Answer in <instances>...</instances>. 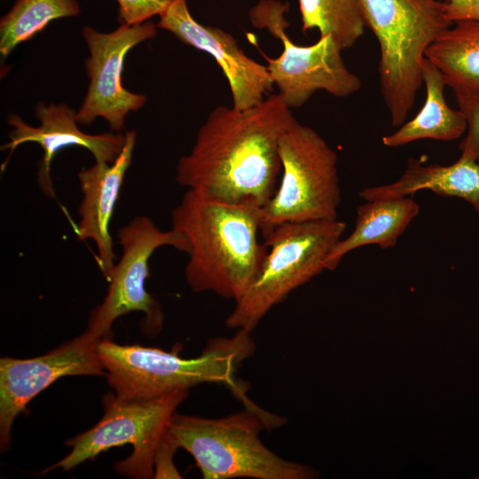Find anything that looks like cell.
Segmentation results:
<instances>
[{
  "label": "cell",
  "instance_id": "cell-16",
  "mask_svg": "<svg viewBox=\"0 0 479 479\" xmlns=\"http://www.w3.org/2000/svg\"><path fill=\"white\" fill-rule=\"evenodd\" d=\"M421 190L463 199L479 214V164L475 161L459 157L455 163L448 166L423 165L420 160L410 158L398 180L365 188L359 196L371 201L412 197Z\"/></svg>",
  "mask_w": 479,
  "mask_h": 479
},
{
  "label": "cell",
  "instance_id": "cell-7",
  "mask_svg": "<svg viewBox=\"0 0 479 479\" xmlns=\"http://www.w3.org/2000/svg\"><path fill=\"white\" fill-rule=\"evenodd\" d=\"M279 152L282 177L261 209L263 239L281 224L338 219L342 194L335 151L296 120L282 135Z\"/></svg>",
  "mask_w": 479,
  "mask_h": 479
},
{
  "label": "cell",
  "instance_id": "cell-3",
  "mask_svg": "<svg viewBox=\"0 0 479 479\" xmlns=\"http://www.w3.org/2000/svg\"><path fill=\"white\" fill-rule=\"evenodd\" d=\"M251 333L237 330L230 338L208 342L202 353L185 358L153 347L121 345L110 339L97 344V352L109 385L116 397L127 400H145L203 383L229 387L244 403L249 401L243 384L236 379L242 361L255 351Z\"/></svg>",
  "mask_w": 479,
  "mask_h": 479
},
{
  "label": "cell",
  "instance_id": "cell-12",
  "mask_svg": "<svg viewBox=\"0 0 479 479\" xmlns=\"http://www.w3.org/2000/svg\"><path fill=\"white\" fill-rule=\"evenodd\" d=\"M98 342L82 334L51 351L33 358L0 359V446L11 444L15 418L35 396L65 376H106L97 352Z\"/></svg>",
  "mask_w": 479,
  "mask_h": 479
},
{
  "label": "cell",
  "instance_id": "cell-8",
  "mask_svg": "<svg viewBox=\"0 0 479 479\" xmlns=\"http://www.w3.org/2000/svg\"><path fill=\"white\" fill-rule=\"evenodd\" d=\"M187 396V390H178L151 399L127 400L107 394L100 420L67 441L70 452L43 474L56 468L70 470L112 447L130 444L131 454L115 464L116 471L132 478H153L156 453L169 420Z\"/></svg>",
  "mask_w": 479,
  "mask_h": 479
},
{
  "label": "cell",
  "instance_id": "cell-15",
  "mask_svg": "<svg viewBox=\"0 0 479 479\" xmlns=\"http://www.w3.org/2000/svg\"><path fill=\"white\" fill-rule=\"evenodd\" d=\"M124 135L123 147L113 163L95 162L78 173L82 198L75 234L79 240L94 242L98 250L97 263L106 279L116 259L110 224L137 140L135 130L126 131Z\"/></svg>",
  "mask_w": 479,
  "mask_h": 479
},
{
  "label": "cell",
  "instance_id": "cell-14",
  "mask_svg": "<svg viewBox=\"0 0 479 479\" xmlns=\"http://www.w3.org/2000/svg\"><path fill=\"white\" fill-rule=\"evenodd\" d=\"M35 116L41 123L38 127L30 126L19 115L11 114L8 123L13 129L9 133L10 141L2 149H9L11 155L24 143L33 142L42 147L43 155L37 178L42 192L50 198L55 196L51 177V161L60 150L71 146L83 147L91 153L96 162L113 163L125 142V135L120 132L84 133L78 128L76 112L64 103L46 105L39 102Z\"/></svg>",
  "mask_w": 479,
  "mask_h": 479
},
{
  "label": "cell",
  "instance_id": "cell-23",
  "mask_svg": "<svg viewBox=\"0 0 479 479\" xmlns=\"http://www.w3.org/2000/svg\"><path fill=\"white\" fill-rule=\"evenodd\" d=\"M171 0H116L121 24H138L160 16Z\"/></svg>",
  "mask_w": 479,
  "mask_h": 479
},
{
  "label": "cell",
  "instance_id": "cell-6",
  "mask_svg": "<svg viewBox=\"0 0 479 479\" xmlns=\"http://www.w3.org/2000/svg\"><path fill=\"white\" fill-rule=\"evenodd\" d=\"M345 229L338 219L275 226L263 238L268 253L225 326L251 333L274 306L325 270L324 262Z\"/></svg>",
  "mask_w": 479,
  "mask_h": 479
},
{
  "label": "cell",
  "instance_id": "cell-1",
  "mask_svg": "<svg viewBox=\"0 0 479 479\" xmlns=\"http://www.w3.org/2000/svg\"><path fill=\"white\" fill-rule=\"evenodd\" d=\"M295 121L279 94L246 109L215 107L177 162V183L217 200L263 207L281 171L279 140Z\"/></svg>",
  "mask_w": 479,
  "mask_h": 479
},
{
  "label": "cell",
  "instance_id": "cell-20",
  "mask_svg": "<svg viewBox=\"0 0 479 479\" xmlns=\"http://www.w3.org/2000/svg\"><path fill=\"white\" fill-rule=\"evenodd\" d=\"M80 12L77 0H15L0 20L2 58H7L19 44L32 39L52 20Z\"/></svg>",
  "mask_w": 479,
  "mask_h": 479
},
{
  "label": "cell",
  "instance_id": "cell-24",
  "mask_svg": "<svg viewBox=\"0 0 479 479\" xmlns=\"http://www.w3.org/2000/svg\"><path fill=\"white\" fill-rule=\"evenodd\" d=\"M447 19L452 23L460 20H479V0H448L444 3Z\"/></svg>",
  "mask_w": 479,
  "mask_h": 479
},
{
  "label": "cell",
  "instance_id": "cell-22",
  "mask_svg": "<svg viewBox=\"0 0 479 479\" xmlns=\"http://www.w3.org/2000/svg\"><path fill=\"white\" fill-rule=\"evenodd\" d=\"M459 110L464 114L467 123V133L459 143L460 157L479 160V95L456 94Z\"/></svg>",
  "mask_w": 479,
  "mask_h": 479
},
{
  "label": "cell",
  "instance_id": "cell-5",
  "mask_svg": "<svg viewBox=\"0 0 479 479\" xmlns=\"http://www.w3.org/2000/svg\"><path fill=\"white\" fill-rule=\"evenodd\" d=\"M378 39L382 98L393 126L403 124L422 85L428 46L452 22L438 0H358Z\"/></svg>",
  "mask_w": 479,
  "mask_h": 479
},
{
  "label": "cell",
  "instance_id": "cell-2",
  "mask_svg": "<svg viewBox=\"0 0 479 479\" xmlns=\"http://www.w3.org/2000/svg\"><path fill=\"white\" fill-rule=\"evenodd\" d=\"M261 209L186 191L172 211L171 229L187 241L185 275L192 291L234 302L243 295L268 253L258 240Z\"/></svg>",
  "mask_w": 479,
  "mask_h": 479
},
{
  "label": "cell",
  "instance_id": "cell-11",
  "mask_svg": "<svg viewBox=\"0 0 479 479\" xmlns=\"http://www.w3.org/2000/svg\"><path fill=\"white\" fill-rule=\"evenodd\" d=\"M157 26L151 21L121 24L112 32L102 33L86 26L82 35L90 52L85 60L89 85L84 99L76 112L79 124L90 125L100 117L114 132L125 128L129 113L142 108L146 97L127 90L122 72L128 52L138 43L156 36Z\"/></svg>",
  "mask_w": 479,
  "mask_h": 479
},
{
  "label": "cell",
  "instance_id": "cell-9",
  "mask_svg": "<svg viewBox=\"0 0 479 479\" xmlns=\"http://www.w3.org/2000/svg\"><path fill=\"white\" fill-rule=\"evenodd\" d=\"M289 4L279 0H260L248 13L252 26L265 29L282 43L278 58L264 56L267 70L279 95L291 109L303 106L318 90L345 98L357 91L362 82L349 70L342 49L331 35L320 36L314 44L294 43L287 33L285 18Z\"/></svg>",
  "mask_w": 479,
  "mask_h": 479
},
{
  "label": "cell",
  "instance_id": "cell-10",
  "mask_svg": "<svg viewBox=\"0 0 479 479\" xmlns=\"http://www.w3.org/2000/svg\"><path fill=\"white\" fill-rule=\"evenodd\" d=\"M122 254L106 278L109 283L103 302L90 313L82 335L92 342L110 339L114 322L122 315L140 311L145 332L158 334L163 324L161 304L145 287L149 260L154 251L169 246L188 252L186 240L173 229L161 230L148 216L131 219L118 232Z\"/></svg>",
  "mask_w": 479,
  "mask_h": 479
},
{
  "label": "cell",
  "instance_id": "cell-4",
  "mask_svg": "<svg viewBox=\"0 0 479 479\" xmlns=\"http://www.w3.org/2000/svg\"><path fill=\"white\" fill-rule=\"evenodd\" d=\"M283 421L254 403L221 418L174 413L163 438L189 452L204 479L316 478L315 469L279 457L262 442V431Z\"/></svg>",
  "mask_w": 479,
  "mask_h": 479
},
{
  "label": "cell",
  "instance_id": "cell-19",
  "mask_svg": "<svg viewBox=\"0 0 479 479\" xmlns=\"http://www.w3.org/2000/svg\"><path fill=\"white\" fill-rule=\"evenodd\" d=\"M426 49L454 94L479 95V20L455 22Z\"/></svg>",
  "mask_w": 479,
  "mask_h": 479
},
{
  "label": "cell",
  "instance_id": "cell-17",
  "mask_svg": "<svg viewBox=\"0 0 479 479\" xmlns=\"http://www.w3.org/2000/svg\"><path fill=\"white\" fill-rule=\"evenodd\" d=\"M419 213L420 205L412 196L371 200L358 206L354 230L328 254L325 270H335L347 254L365 245L393 247Z\"/></svg>",
  "mask_w": 479,
  "mask_h": 479
},
{
  "label": "cell",
  "instance_id": "cell-18",
  "mask_svg": "<svg viewBox=\"0 0 479 479\" xmlns=\"http://www.w3.org/2000/svg\"><path fill=\"white\" fill-rule=\"evenodd\" d=\"M422 81L427 92L422 108L398 130L384 136L381 139L384 145L397 147L424 138L452 141L467 129L464 114L459 109L451 108L444 99L446 83L442 73L426 58L422 65Z\"/></svg>",
  "mask_w": 479,
  "mask_h": 479
},
{
  "label": "cell",
  "instance_id": "cell-21",
  "mask_svg": "<svg viewBox=\"0 0 479 479\" xmlns=\"http://www.w3.org/2000/svg\"><path fill=\"white\" fill-rule=\"evenodd\" d=\"M302 30L331 35L343 51L363 35L365 21L358 0H298Z\"/></svg>",
  "mask_w": 479,
  "mask_h": 479
},
{
  "label": "cell",
  "instance_id": "cell-13",
  "mask_svg": "<svg viewBox=\"0 0 479 479\" xmlns=\"http://www.w3.org/2000/svg\"><path fill=\"white\" fill-rule=\"evenodd\" d=\"M156 26L215 59L228 82L233 108L252 107L272 90L274 83L266 66L248 57L228 32L198 22L186 0H171Z\"/></svg>",
  "mask_w": 479,
  "mask_h": 479
}]
</instances>
